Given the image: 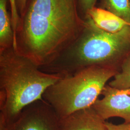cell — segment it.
<instances>
[{"instance_id":"1","label":"cell","mask_w":130,"mask_h":130,"mask_svg":"<svg viewBox=\"0 0 130 130\" xmlns=\"http://www.w3.org/2000/svg\"><path fill=\"white\" fill-rule=\"evenodd\" d=\"M84 26L78 0H27L14 34L13 47L42 67L69 46Z\"/></svg>"},{"instance_id":"2","label":"cell","mask_w":130,"mask_h":130,"mask_svg":"<svg viewBox=\"0 0 130 130\" xmlns=\"http://www.w3.org/2000/svg\"><path fill=\"white\" fill-rule=\"evenodd\" d=\"M79 36L55 60L41 70L63 77L98 66L119 70L130 54V26L117 33L105 31L88 17Z\"/></svg>"},{"instance_id":"3","label":"cell","mask_w":130,"mask_h":130,"mask_svg":"<svg viewBox=\"0 0 130 130\" xmlns=\"http://www.w3.org/2000/svg\"><path fill=\"white\" fill-rule=\"evenodd\" d=\"M63 76L41 70L14 47L0 52V130L18 118L25 107L42 99L45 90Z\"/></svg>"},{"instance_id":"4","label":"cell","mask_w":130,"mask_h":130,"mask_svg":"<svg viewBox=\"0 0 130 130\" xmlns=\"http://www.w3.org/2000/svg\"><path fill=\"white\" fill-rule=\"evenodd\" d=\"M119 70L98 66H90L64 76L47 89L42 99L59 118L92 107L103 89Z\"/></svg>"},{"instance_id":"5","label":"cell","mask_w":130,"mask_h":130,"mask_svg":"<svg viewBox=\"0 0 130 130\" xmlns=\"http://www.w3.org/2000/svg\"><path fill=\"white\" fill-rule=\"evenodd\" d=\"M59 121L51 106L42 99L25 107L16 121L0 130H60Z\"/></svg>"},{"instance_id":"6","label":"cell","mask_w":130,"mask_h":130,"mask_svg":"<svg viewBox=\"0 0 130 130\" xmlns=\"http://www.w3.org/2000/svg\"><path fill=\"white\" fill-rule=\"evenodd\" d=\"M102 99H98L92 107L104 120L112 117L122 118L130 123V88L119 89L107 84L103 89Z\"/></svg>"},{"instance_id":"7","label":"cell","mask_w":130,"mask_h":130,"mask_svg":"<svg viewBox=\"0 0 130 130\" xmlns=\"http://www.w3.org/2000/svg\"><path fill=\"white\" fill-rule=\"evenodd\" d=\"M106 121L92 107L59 118L60 130H106Z\"/></svg>"},{"instance_id":"8","label":"cell","mask_w":130,"mask_h":130,"mask_svg":"<svg viewBox=\"0 0 130 130\" xmlns=\"http://www.w3.org/2000/svg\"><path fill=\"white\" fill-rule=\"evenodd\" d=\"M88 17L97 27L107 32H118L130 26V24L116 14L96 6L89 11Z\"/></svg>"},{"instance_id":"9","label":"cell","mask_w":130,"mask_h":130,"mask_svg":"<svg viewBox=\"0 0 130 130\" xmlns=\"http://www.w3.org/2000/svg\"><path fill=\"white\" fill-rule=\"evenodd\" d=\"M8 4L9 0H0V52L14 46V33Z\"/></svg>"},{"instance_id":"10","label":"cell","mask_w":130,"mask_h":130,"mask_svg":"<svg viewBox=\"0 0 130 130\" xmlns=\"http://www.w3.org/2000/svg\"><path fill=\"white\" fill-rule=\"evenodd\" d=\"M98 7L116 14L130 24V0H99Z\"/></svg>"},{"instance_id":"11","label":"cell","mask_w":130,"mask_h":130,"mask_svg":"<svg viewBox=\"0 0 130 130\" xmlns=\"http://www.w3.org/2000/svg\"><path fill=\"white\" fill-rule=\"evenodd\" d=\"M113 78L108 84L110 86L119 89L130 88V54L123 61Z\"/></svg>"},{"instance_id":"12","label":"cell","mask_w":130,"mask_h":130,"mask_svg":"<svg viewBox=\"0 0 130 130\" xmlns=\"http://www.w3.org/2000/svg\"><path fill=\"white\" fill-rule=\"evenodd\" d=\"M99 0H78L79 13L84 20L87 18L89 11L98 5Z\"/></svg>"},{"instance_id":"13","label":"cell","mask_w":130,"mask_h":130,"mask_svg":"<svg viewBox=\"0 0 130 130\" xmlns=\"http://www.w3.org/2000/svg\"><path fill=\"white\" fill-rule=\"evenodd\" d=\"M9 5L10 10V12L11 16L12 27L14 34L19 23V16L17 9L15 0H9Z\"/></svg>"},{"instance_id":"14","label":"cell","mask_w":130,"mask_h":130,"mask_svg":"<svg viewBox=\"0 0 130 130\" xmlns=\"http://www.w3.org/2000/svg\"><path fill=\"white\" fill-rule=\"evenodd\" d=\"M106 130H130V123L124 122L120 124H114L111 122H105Z\"/></svg>"},{"instance_id":"15","label":"cell","mask_w":130,"mask_h":130,"mask_svg":"<svg viewBox=\"0 0 130 130\" xmlns=\"http://www.w3.org/2000/svg\"><path fill=\"white\" fill-rule=\"evenodd\" d=\"M15 5L19 17L23 14L27 0H15Z\"/></svg>"}]
</instances>
